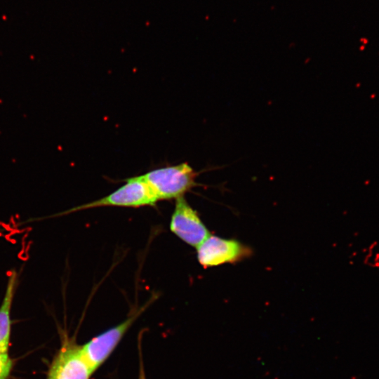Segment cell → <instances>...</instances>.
<instances>
[{
	"label": "cell",
	"mask_w": 379,
	"mask_h": 379,
	"mask_svg": "<svg viewBox=\"0 0 379 379\" xmlns=\"http://www.w3.org/2000/svg\"><path fill=\"white\" fill-rule=\"evenodd\" d=\"M93 373L81 345L66 338L51 361L46 379H90Z\"/></svg>",
	"instance_id": "277c9868"
},
{
	"label": "cell",
	"mask_w": 379,
	"mask_h": 379,
	"mask_svg": "<svg viewBox=\"0 0 379 379\" xmlns=\"http://www.w3.org/2000/svg\"><path fill=\"white\" fill-rule=\"evenodd\" d=\"M152 299L135 310L121 324L94 337L81 349L93 373L107 360L138 317L152 303Z\"/></svg>",
	"instance_id": "3957f363"
},
{
	"label": "cell",
	"mask_w": 379,
	"mask_h": 379,
	"mask_svg": "<svg viewBox=\"0 0 379 379\" xmlns=\"http://www.w3.org/2000/svg\"><path fill=\"white\" fill-rule=\"evenodd\" d=\"M126 183L105 197L74 207L58 216L88 208L102 206L140 207L154 206L158 201L155 194L141 175L125 180Z\"/></svg>",
	"instance_id": "7a4b0ae2"
},
{
	"label": "cell",
	"mask_w": 379,
	"mask_h": 379,
	"mask_svg": "<svg viewBox=\"0 0 379 379\" xmlns=\"http://www.w3.org/2000/svg\"><path fill=\"white\" fill-rule=\"evenodd\" d=\"M139 344H138V348H139V354H140V368H139V376L138 379H146L143 363H142V358L141 355V350H140V339L138 340Z\"/></svg>",
	"instance_id": "9c48e42d"
},
{
	"label": "cell",
	"mask_w": 379,
	"mask_h": 379,
	"mask_svg": "<svg viewBox=\"0 0 379 379\" xmlns=\"http://www.w3.org/2000/svg\"><path fill=\"white\" fill-rule=\"evenodd\" d=\"M197 259L204 267L236 263L248 258L252 249L237 240L211 234L197 247Z\"/></svg>",
	"instance_id": "5b68a950"
},
{
	"label": "cell",
	"mask_w": 379,
	"mask_h": 379,
	"mask_svg": "<svg viewBox=\"0 0 379 379\" xmlns=\"http://www.w3.org/2000/svg\"><path fill=\"white\" fill-rule=\"evenodd\" d=\"M198 173L187 162L157 168L142 175L158 201L176 199L184 197L198 184Z\"/></svg>",
	"instance_id": "6da1fadb"
},
{
	"label": "cell",
	"mask_w": 379,
	"mask_h": 379,
	"mask_svg": "<svg viewBox=\"0 0 379 379\" xmlns=\"http://www.w3.org/2000/svg\"><path fill=\"white\" fill-rule=\"evenodd\" d=\"M18 284V272L15 270H11L6 292L0 305V351L2 352H8L11 331V307Z\"/></svg>",
	"instance_id": "52a82bcc"
},
{
	"label": "cell",
	"mask_w": 379,
	"mask_h": 379,
	"mask_svg": "<svg viewBox=\"0 0 379 379\" xmlns=\"http://www.w3.org/2000/svg\"><path fill=\"white\" fill-rule=\"evenodd\" d=\"M13 362L8 352L0 351V379H9Z\"/></svg>",
	"instance_id": "ba28073f"
},
{
	"label": "cell",
	"mask_w": 379,
	"mask_h": 379,
	"mask_svg": "<svg viewBox=\"0 0 379 379\" xmlns=\"http://www.w3.org/2000/svg\"><path fill=\"white\" fill-rule=\"evenodd\" d=\"M170 230L183 241L196 248L211 235L197 212L190 206L184 197L175 199Z\"/></svg>",
	"instance_id": "8992f818"
}]
</instances>
